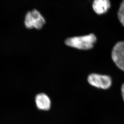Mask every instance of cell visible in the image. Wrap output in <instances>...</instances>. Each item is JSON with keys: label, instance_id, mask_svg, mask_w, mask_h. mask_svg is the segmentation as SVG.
<instances>
[{"label": "cell", "instance_id": "cell-8", "mask_svg": "<svg viewBox=\"0 0 124 124\" xmlns=\"http://www.w3.org/2000/svg\"><path fill=\"white\" fill-rule=\"evenodd\" d=\"M121 91L122 98H123V101H124V83L121 86Z\"/></svg>", "mask_w": 124, "mask_h": 124}, {"label": "cell", "instance_id": "cell-5", "mask_svg": "<svg viewBox=\"0 0 124 124\" xmlns=\"http://www.w3.org/2000/svg\"><path fill=\"white\" fill-rule=\"evenodd\" d=\"M35 102L37 108L40 111H48L51 108V101L50 98L44 93H40L36 95Z\"/></svg>", "mask_w": 124, "mask_h": 124}, {"label": "cell", "instance_id": "cell-7", "mask_svg": "<svg viewBox=\"0 0 124 124\" xmlns=\"http://www.w3.org/2000/svg\"><path fill=\"white\" fill-rule=\"evenodd\" d=\"M118 17L121 23L124 26V2H121L118 12Z\"/></svg>", "mask_w": 124, "mask_h": 124}, {"label": "cell", "instance_id": "cell-3", "mask_svg": "<svg viewBox=\"0 0 124 124\" xmlns=\"http://www.w3.org/2000/svg\"><path fill=\"white\" fill-rule=\"evenodd\" d=\"M87 81L92 86L103 90H107L111 87L112 80L110 76L97 73L89 75Z\"/></svg>", "mask_w": 124, "mask_h": 124}, {"label": "cell", "instance_id": "cell-4", "mask_svg": "<svg viewBox=\"0 0 124 124\" xmlns=\"http://www.w3.org/2000/svg\"><path fill=\"white\" fill-rule=\"evenodd\" d=\"M111 57L116 66L124 71V41L118 42L114 46Z\"/></svg>", "mask_w": 124, "mask_h": 124}, {"label": "cell", "instance_id": "cell-6", "mask_svg": "<svg viewBox=\"0 0 124 124\" xmlns=\"http://www.w3.org/2000/svg\"><path fill=\"white\" fill-rule=\"evenodd\" d=\"M92 7L97 14L101 15L107 12L110 7V3L109 0H94Z\"/></svg>", "mask_w": 124, "mask_h": 124}, {"label": "cell", "instance_id": "cell-2", "mask_svg": "<svg viewBox=\"0 0 124 124\" xmlns=\"http://www.w3.org/2000/svg\"><path fill=\"white\" fill-rule=\"evenodd\" d=\"M25 25L28 29L36 28L40 30L45 24V19L41 13L36 9L28 12L25 19Z\"/></svg>", "mask_w": 124, "mask_h": 124}, {"label": "cell", "instance_id": "cell-9", "mask_svg": "<svg viewBox=\"0 0 124 124\" xmlns=\"http://www.w3.org/2000/svg\"><path fill=\"white\" fill-rule=\"evenodd\" d=\"M123 1L124 2V0H123Z\"/></svg>", "mask_w": 124, "mask_h": 124}, {"label": "cell", "instance_id": "cell-1", "mask_svg": "<svg viewBox=\"0 0 124 124\" xmlns=\"http://www.w3.org/2000/svg\"><path fill=\"white\" fill-rule=\"evenodd\" d=\"M97 38L93 33L85 36L69 38L65 41L69 46L82 50H88L93 48L96 42Z\"/></svg>", "mask_w": 124, "mask_h": 124}]
</instances>
